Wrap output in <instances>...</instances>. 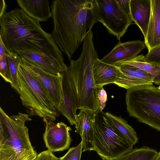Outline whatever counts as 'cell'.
<instances>
[{
    "label": "cell",
    "mask_w": 160,
    "mask_h": 160,
    "mask_svg": "<svg viewBox=\"0 0 160 160\" xmlns=\"http://www.w3.org/2000/svg\"><path fill=\"white\" fill-rule=\"evenodd\" d=\"M93 0H55L52 2L54 27L51 35L70 60L94 25Z\"/></svg>",
    "instance_id": "obj_1"
},
{
    "label": "cell",
    "mask_w": 160,
    "mask_h": 160,
    "mask_svg": "<svg viewBox=\"0 0 160 160\" xmlns=\"http://www.w3.org/2000/svg\"><path fill=\"white\" fill-rule=\"evenodd\" d=\"M0 38L10 51L33 50L62 56L51 34L21 9L6 12L0 17Z\"/></svg>",
    "instance_id": "obj_2"
},
{
    "label": "cell",
    "mask_w": 160,
    "mask_h": 160,
    "mask_svg": "<svg viewBox=\"0 0 160 160\" xmlns=\"http://www.w3.org/2000/svg\"><path fill=\"white\" fill-rule=\"evenodd\" d=\"M91 30L83 41L81 54L76 60H70L68 71L78 98V109L95 114L100 109L98 90L94 80L93 67L95 59L98 58Z\"/></svg>",
    "instance_id": "obj_3"
},
{
    "label": "cell",
    "mask_w": 160,
    "mask_h": 160,
    "mask_svg": "<svg viewBox=\"0 0 160 160\" xmlns=\"http://www.w3.org/2000/svg\"><path fill=\"white\" fill-rule=\"evenodd\" d=\"M18 93L28 114L54 121L60 114L58 107L40 80L22 62L18 66Z\"/></svg>",
    "instance_id": "obj_4"
},
{
    "label": "cell",
    "mask_w": 160,
    "mask_h": 160,
    "mask_svg": "<svg viewBox=\"0 0 160 160\" xmlns=\"http://www.w3.org/2000/svg\"><path fill=\"white\" fill-rule=\"evenodd\" d=\"M127 90L125 100L129 116L160 131V89L144 85Z\"/></svg>",
    "instance_id": "obj_5"
},
{
    "label": "cell",
    "mask_w": 160,
    "mask_h": 160,
    "mask_svg": "<svg viewBox=\"0 0 160 160\" xmlns=\"http://www.w3.org/2000/svg\"><path fill=\"white\" fill-rule=\"evenodd\" d=\"M93 128V151L103 159H116L133 149L100 109L95 114Z\"/></svg>",
    "instance_id": "obj_6"
},
{
    "label": "cell",
    "mask_w": 160,
    "mask_h": 160,
    "mask_svg": "<svg viewBox=\"0 0 160 160\" xmlns=\"http://www.w3.org/2000/svg\"><path fill=\"white\" fill-rule=\"evenodd\" d=\"M30 116L21 112L9 116L0 107V148L13 149L23 155L36 152L31 144L25 124L32 120Z\"/></svg>",
    "instance_id": "obj_7"
},
{
    "label": "cell",
    "mask_w": 160,
    "mask_h": 160,
    "mask_svg": "<svg viewBox=\"0 0 160 160\" xmlns=\"http://www.w3.org/2000/svg\"><path fill=\"white\" fill-rule=\"evenodd\" d=\"M93 10L97 22H101L119 40L133 21L116 0H93Z\"/></svg>",
    "instance_id": "obj_8"
},
{
    "label": "cell",
    "mask_w": 160,
    "mask_h": 160,
    "mask_svg": "<svg viewBox=\"0 0 160 160\" xmlns=\"http://www.w3.org/2000/svg\"><path fill=\"white\" fill-rule=\"evenodd\" d=\"M43 120L45 126L43 139L48 149L53 152L68 148L72 141L71 128L62 122L56 123L44 118Z\"/></svg>",
    "instance_id": "obj_9"
},
{
    "label": "cell",
    "mask_w": 160,
    "mask_h": 160,
    "mask_svg": "<svg viewBox=\"0 0 160 160\" xmlns=\"http://www.w3.org/2000/svg\"><path fill=\"white\" fill-rule=\"evenodd\" d=\"M20 57L46 72L60 76L67 66L62 56L38 51L27 50L16 52Z\"/></svg>",
    "instance_id": "obj_10"
},
{
    "label": "cell",
    "mask_w": 160,
    "mask_h": 160,
    "mask_svg": "<svg viewBox=\"0 0 160 160\" xmlns=\"http://www.w3.org/2000/svg\"><path fill=\"white\" fill-rule=\"evenodd\" d=\"M22 62L41 81L58 107L59 112L60 108L63 102L62 75L58 76L46 72L23 59Z\"/></svg>",
    "instance_id": "obj_11"
},
{
    "label": "cell",
    "mask_w": 160,
    "mask_h": 160,
    "mask_svg": "<svg viewBox=\"0 0 160 160\" xmlns=\"http://www.w3.org/2000/svg\"><path fill=\"white\" fill-rule=\"evenodd\" d=\"M67 67L62 73L63 102L59 110L60 114L65 117L71 125H75L76 112L79 107L78 98Z\"/></svg>",
    "instance_id": "obj_12"
},
{
    "label": "cell",
    "mask_w": 160,
    "mask_h": 160,
    "mask_svg": "<svg viewBox=\"0 0 160 160\" xmlns=\"http://www.w3.org/2000/svg\"><path fill=\"white\" fill-rule=\"evenodd\" d=\"M146 47L144 42L140 40L130 41L117 44L111 51L101 61L113 65L131 60L138 56Z\"/></svg>",
    "instance_id": "obj_13"
},
{
    "label": "cell",
    "mask_w": 160,
    "mask_h": 160,
    "mask_svg": "<svg viewBox=\"0 0 160 160\" xmlns=\"http://www.w3.org/2000/svg\"><path fill=\"white\" fill-rule=\"evenodd\" d=\"M95 114L85 110H80L76 117L75 132L81 138L82 151H93V123Z\"/></svg>",
    "instance_id": "obj_14"
},
{
    "label": "cell",
    "mask_w": 160,
    "mask_h": 160,
    "mask_svg": "<svg viewBox=\"0 0 160 160\" xmlns=\"http://www.w3.org/2000/svg\"><path fill=\"white\" fill-rule=\"evenodd\" d=\"M93 71L95 82L98 89L106 85L114 83L122 74L118 66L103 62L98 58L94 61Z\"/></svg>",
    "instance_id": "obj_15"
},
{
    "label": "cell",
    "mask_w": 160,
    "mask_h": 160,
    "mask_svg": "<svg viewBox=\"0 0 160 160\" xmlns=\"http://www.w3.org/2000/svg\"><path fill=\"white\" fill-rule=\"evenodd\" d=\"M132 19L138 27L144 39L147 36L151 12V0H130Z\"/></svg>",
    "instance_id": "obj_16"
},
{
    "label": "cell",
    "mask_w": 160,
    "mask_h": 160,
    "mask_svg": "<svg viewBox=\"0 0 160 160\" xmlns=\"http://www.w3.org/2000/svg\"><path fill=\"white\" fill-rule=\"evenodd\" d=\"M21 9L28 16L39 22L47 21L52 16L47 0H17Z\"/></svg>",
    "instance_id": "obj_17"
},
{
    "label": "cell",
    "mask_w": 160,
    "mask_h": 160,
    "mask_svg": "<svg viewBox=\"0 0 160 160\" xmlns=\"http://www.w3.org/2000/svg\"><path fill=\"white\" fill-rule=\"evenodd\" d=\"M144 43L148 51L160 44V0H151V12Z\"/></svg>",
    "instance_id": "obj_18"
},
{
    "label": "cell",
    "mask_w": 160,
    "mask_h": 160,
    "mask_svg": "<svg viewBox=\"0 0 160 160\" xmlns=\"http://www.w3.org/2000/svg\"><path fill=\"white\" fill-rule=\"evenodd\" d=\"M105 113L116 130L129 144L133 146L138 142L136 131L127 121L121 116H116L108 112Z\"/></svg>",
    "instance_id": "obj_19"
},
{
    "label": "cell",
    "mask_w": 160,
    "mask_h": 160,
    "mask_svg": "<svg viewBox=\"0 0 160 160\" xmlns=\"http://www.w3.org/2000/svg\"><path fill=\"white\" fill-rule=\"evenodd\" d=\"M118 66L122 74L114 84L127 89L135 87L148 85L146 82L138 78L135 71L134 66L126 64H122Z\"/></svg>",
    "instance_id": "obj_20"
},
{
    "label": "cell",
    "mask_w": 160,
    "mask_h": 160,
    "mask_svg": "<svg viewBox=\"0 0 160 160\" xmlns=\"http://www.w3.org/2000/svg\"><path fill=\"white\" fill-rule=\"evenodd\" d=\"M143 54L138 55L131 60L119 63L116 65L126 64L140 68L151 76L153 78V83L160 85V64L147 62L145 60Z\"/></svg>",
    "instance_id": "obj_21"
},
{
    "label": "cell",
    "mask_w": 160,
    "mask_h": 160,
    "mask_svg": "<svg viewBox=\"0 0 160 160\" xmlns=\"http://www.w3.org/2000/svg\"><path fill=\"white\" fill-rule=\"evenodd\" d=\"M158 152L146 146L132 149L129 152L113 160H154Z\"/></svg>",
    "instance_id": "obj_22"
},
{
    "label": "cell",
    "mask_w": 160,
    "mask_h": 160,
    "mask_svg": "<svg viewBox=\"0 0 160 160\" xmlns=\"http://www.w3.org/2000/svg\"><path fill=\"white\" fill-rule=\"evenodd\" d=\"M5 52L12 81L11 86L18 93V69L19 64L22 62V59L17 53L10 51L5 47Z\"/></svg>",
    "instance_id": "obj_23"
},
{
    "label": "cell",
    "mask_w": 160,
    "mask_h": 160,
    "mask_svg": "<svg viewBox=\"0 0 160 160\" xmlns=\"http://www.w3.org/2000/svg\"><path fill=\"white\" fill-rule=\"evenodd\" d=\"M0 74L7 82L12 84L11 75L5 52V47L0 38Z\"/></svg>",
    "instance_id": "obj_24"
},
{
    "label": "cell",
    "mask_w": 160,
    "mask_h": 160,
    "mask_svg": "<svg viewBox=\"0 0 160 160\" xmlns=\"http://www.w3.org/2000/svg\"><path fill=\"white\" fill-rule=\"evenodd\" d=\"M37 155H21L13 149L0 148V160H35Z\"/></svg>",
    "instance_id": "obj_25"
},
{
    "label": "cell",
    "mask_w": 160,
    "mask_h": 160,
    "mask_svg": "<svg viewBox=\"0 0 160 160\" xmlns=\"http://www.w3.org/2000/svg\"><path fill=\"white\" fill-rule=\"evenodd\" d=\"M82 149L81 141L77 146L70 148L65 155L59 158V160H80Z\"/></svg>",
    "instance_id": "obj_26"
},
{
    "label": "cell",
    "mask_w": 160,
    "mask_h": 160,
    "mask_svg": "<svg viewBox=\"0 0 160 160\" xmlns=\"http://www.w3.org/2000/svg\"><path fill=\"white\" fill-rule=\"evenodd\" d=\"M144 58L147 62L160 64V44L148 51Z\"/></svg>",
    "instance_id": "obj_27"
},
{
    "label": "cell",
    "mask_w": 160,
    "mask_h": 160,
    "mask_svg": "<svg viewBox=\"0 0 160 160\" xmlns=\"http://www.w3.org/2000/svg\"><path fill=\"white\" fill-rule=\"evenodd\" d=\"M135 71L141 79L146 82L149 85H153V78L148 72L139 68L135 67Z\"/></svg>",
    "instance_id": "obj_28"
},
{
    "label": "cell",
    "mask_w": 160,
    "mask_h": 160,
    "mask_svg": "<svg viewBox=\"0 0 160 160\" xmlns=\"http://www.w3.org/2000/svg\"><path fill=\"white\" fill-rule=\"evenodd\" d=\"M59 158L48 149L38 154L35 160H59Z\"/></svg>",
    "instance_id": "obj_29"
},
{
    "label": "cell",
    "mask_w": 160,
    "mask_h": 160,
    "mask_svg": "<svg viewBox=\"0 0 160 160\" xmlns=\"http://www.w3.org/2000/svg\"><path fill=\"white\" fill-rule=\"evenodd\" d=\"M98 98L99 103L100 109L102 111L105 108L107 101V95L104 89L102 88L98 90Z\"/></svg>",
    "instance_id": "obj_30"
},
{
    "label": "cell",
    "mask_w": 160,
    "mask_h": 160,
    "mask_svg": "<svg viewBox=\"0 0 160 160\" xmlns=\"http://www.w3.org/2000/svg\"><path fill=\"white\" fill-rule=\"evenodd\" d=\"M116 1L120 8L127 14L131 16L130 6V0Z\"/></svg>",
    "instance_id": "obj_31"
},
{
    "label": "cell",
    "mask_w": 160,
    "mask_h": 160,
    "mask_svg": "<svg viewBox=\"0 0 160 160\" xmlns=\"http://www.w3.org/2000/svg\"><path fill=\"white\" fill-rule=\"evenodd\" d=\"M7 5L5 1L0 0V17H1L6 12Z\"/></svg>",
    "instance_id": "obj_32"
},
{
    "label": "cell",
    "mask_w": 160,
    "mask_h": 160,
    "mask_svg": "<svg viewBox=\"0 0 160 160\" xmlns=\"http://www.w3.org/2000/svg\"><path fill=\"white\" fill-rule=\"evenodd\" d=\"M154 160H160V151L158 152L157 157Z\"/></svg>",
    "instance_id": "obj_33"
},
{
    "label": "cell",
    "mask_w": 160,
    "mask_h": 160,
    "mask_svg": "<svg viewBox=\"0 0 160 160\" xmlns=\"http://www.w3.org/2000/svg\"><path fill=\"white\" fill-rule=\"evenodd\" d=\"M158 88L160 89V85H159V87H158Z\"/></svg>",
    "instance_id": "obj_34"
}]
</instances>
